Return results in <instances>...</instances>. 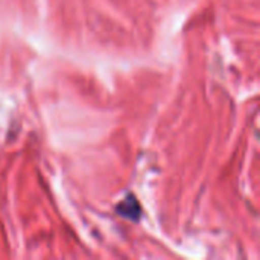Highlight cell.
<instances>
[{"instance_id":"6da1fadb","label":"cell","mask_w":260,"mask_h":260,"mask_svg":"<svg viewBox=\"0 0 260 260\" xmlns=\"http://www.w3.org/2000/svg\"><path fill=\"white\" fill-rule=\"evenodd\" d=\"M117 210H119L117 213H120L122 216H125V218H131V219H133L131 213H136V215H137V212H140V207H139L137 201H136L133 197H129L128 200L125 198V201L119 204Z\"/></svg>"}]
</instances>
